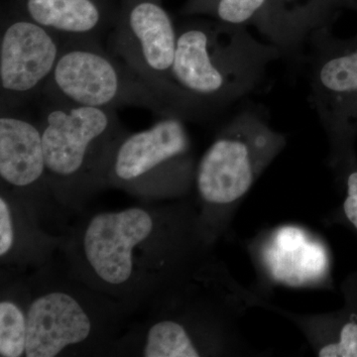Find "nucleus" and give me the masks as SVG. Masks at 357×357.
<instances>
[{
  "mask_svg": "<svg viewBox=\"0 0 357 357\" xmlns=\"http://www.w3.org/2000/svg\"><path fill=\"white\" fill-rule=\"evenodd\" d=\"M178 28L158 0H126L107 38V50L148 81L173 91L196 114L173 81Z\"/></svg>",
  "mask_w": 357,
  "mask_h": 357,
  "instance_id": "9b49d317",
  "label": "nucleus"
},
{
  "mask_svg": "<svg viewBox=\"0 0 357 357\" xmlns=\"http://www.w3.org/2000/svg\"><path fill=\"white\" fill-rule=\"evenodd\" d=\"M213 248L190 197L83 215L67 229L60 251L75 277L131 318Z\"/></svg>",
  "mask_w": 357,
  "mask_h": 357,
  "instance_id": "f257e3e1",
  "label": "nucleus"
},
{
  "mask_svg": "<svg viewBox=\"0 0 357 357\" xmlns=\"http://www.w3.org/2000/svg\"><path fill=\"white\" fill-rule=\"evenodd\" d=\"M269 0H204L192 7V10L206 11L225 24L244 26L255 24L263 36L268 37L269 27L263 10Z\"/></svg>",
  "mask_w": 357,
  "mask_h": 357,
  "instance_id": "f3484780",
  "label": "nucleus"
},
{
  "mask_svg": "<svg viewBox=\"0 0 357 357\" xmlns=\"http://www.w3.org/2000/svg\"><path fill=\"white\" fill-rule=\"evenodd\" d=\"M253 243L252 257L262 278L294 287L325 284L328 258L321 241L300 227L273 229Z\"/></svg>",
  "mask_w": 357,
  "mask_h": 357,
  "instance_id": "4468645a",
  "label": "nucleus"
},
{
  "mask_svg": "<svg viewBox=\"0 0 357 357\" xmlns=\"http://www.w3.org/2000/svg\"><path fill=\"white\" fill-rule=\"evenodd\" d=\"M258 300L211 253L134 312L140 319L117 337L109 356H252L239 325Z\"/></svg>",
  "mask_w": 357,
  "mask_h": 357,
  "instance_id": "f03ea898",
  "label": "nucleus"
},
{
  "mask_svg": "<svg viewBox=\"0 0 357 357\" xmlns=\"http://www.w3.org/2000/svg\"><path fill=\"white\" fill-rule=\"evenodd\" d=\"M0 114V185L29 199L43 222L50 220L59 208L49 187L38 121L20 109Z\"/></svg>",
  "mask_w": 357,
  "mask_h": 357,
  "instance_id": "f8f14e48",
  "label": "nucleus"
},
{
  "mask_svg": "<svg viewBox=\"0 0 357 357\" xmlns=\"http://www.w3.org/2000/svg\"><path fill=\"white\" fill-rule=\"evenodd\" d=\"M282 55L244 26L185 23L178 27L174 84L199 121L252 93Z\"/></svg>",
  "mask_w": 357,
  "mask_h": 357,
  "instance_id": "7ed1b4c3",
  "label": "nucleus"
},
{
  "mask_svg": "<svg viewBox=\"0 0 357 357\" xmlns=\"http://www.w3.org/2000/svg\"><path fill=\"white\" fill-rule=\"evenodd\" d=\"M27 282L26 357L109 356L130 318L121 305L52 260L27 274Z\"/></svg>",
  "mask_w": 357,
  "mask_h": 357,
  "instance_id": "20e7f679",
  "label": "nucleus"
},
{
  "mask_svg": "<svg viewBox=\"0 0 357 357\" xmlns=\"http://www.w3.org/2000/svg\"><path fill=\"white\" fill-rule=\"evenodd\" d=\"M44 98L84 107H136L160 116L195 121L184 100L173 91L148 81L103 48L100 40L68 38Z\"/></svg>",
  "mask_w": 357,
  "mask_h": 357,
  "instance_id": "0eeeda50",
  "label": "nucleus"
},
{
  "mask_svg": "<svg viewBox=\"0 0 357 357\" xmlns=\"http://www.w3.org/2000/svg\"><path fill=\"white\" fill-rule=\"evenodd\" d=\"M287 145L259 109H245L220 128L198 161L195 203L206 243L227 236L239 206Z\"/></svg>",
  "mask_w": 357,
  "mask_h": 357,
  "instance_id": "423d86ee",
  "label": "nucleus"
},
{
  "mask_svg": "<svg viewBox=\"0 0 357 357\" xmlns=\"http://www.w3.org/2000/svg\"><path fill=\"white\" fill-rule=\"evenodd\" d=\"M306 44L310 100L330 142L331 165L340 167L357 133V34L340 39L323 27Z\"/></svg>",
  "mask_w": 357,
  "mask_h": 357,
  "instance_id": "1a4fd4ad",
  "label": "nucleus"
},
{
  "mask_svg": "<svg viewBox=\"0 0 357 357\" xmlns=\"http://www.w3.org/2000/svg\"><path fill=\"white\" fill-rule=\"evenodd\" d=\"M29 305L27 275L1 279L0 356H25Z\"/></svg>",
  "mask_w": 357,
  "mask_h": 357,
  "instance_id": "dca6fc26",
  "label": "nucleus"
},
{
  "mask_svg": "<svg viewBox=\"0 0 357 357\" xmlns=\"http://www.w3.org/2000/svg\"><path fill=\"white\" fill-rule=\"evenodd\" d=\"M67 39L17 11L2 20L0 112L41 98Z\"/></svg>",
  "mask_w": 357,
  "mask_h": 357,
  "instance_id": "9d476101",
  "label": "nucleus"
},
{
  "mask_svg": "<svg viewBox=\"0 0 357 357\" xmlns=\"http://www.w3.org/2000/svg\"><path fill=\"white\" fill-rule=\"evenodd\" d=\"M40 98L37 121L52 196L60 211H82L109 188L112 159L129 131L116 109Z\"/></svg>",
  "mask_w": 357,
  "mask_h": 357,
  "instance_id": "39448f33",
  "label": "nucleus"
},
{
  "mask_svg": "<svg viewBox=\"0 0 357 357\" xmlns=\"http://www.w3.org/2000/svg\"><path fill=\"white\" fill-rule=\"evenodd\" d=\"M344 217L357 229V169L347 177V198L344 202Z\"/></svg>",
  "mask_w": 357,
  "mask_h": 357,
  "instance_id": "a211bd4d",
  "label": "nucleus"
},
{
  "mask_svg": "<svg viewBox=\"0 0 357 357\" xmlns=\"http://www.w3.org/2000/svg\"><path fill=\"white\" fill-rule=\"evenodd\" d=\"M65 234L56 236L45 227L38 210L25 197L0 188V264L1 278L36 271L60 250ZM31 272V273H32Z\"/></svg>",
  "mask_w": 357,
  "mask_h": 357,
  "instance_id": "ddd939ff",
  "label": "nucleus"
},
{
  "mask_svg": "<svg viewBox=\"0 0 357 357\" xmlns=\"http://www.w3.org/2000/svg\"><path fill=\"white\" fill-rule=\"evenodd\" d=\"M184 119L163 116L129 132L115 151L109 187L147 202L190 198L198 161Z\"/></svg>",
  "mask_w": 357,
  "mask_h": 357,
  "instance_id": "6e6552de",
  "label": "nucleus"
},
{
  "mask_svg": "<svg viewBox=\"0 0 357 357\" xmlns=\"http://www.w3.org/2000/svg\"><path fill=\"white\" fill-rule=\"evenodd\" d=\"M17 13L66 38L100 40L117 20L107 0H20Z\"/></svg>",
  "mask_w": 357,
  "mask_h": 357,
  "instance_id": "2eb2a0df",
  "label": "nucleus"
}]
</instances>
